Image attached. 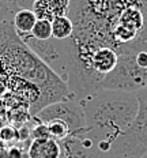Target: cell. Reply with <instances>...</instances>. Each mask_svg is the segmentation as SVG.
I'll return each mask as SVG.
<instances>
[{"label":"cell","instance_id":"cell-6","mask_svg":"<svg viewBox=\"0 0 147 158\" xmlns=\"http://www.w3.org/2000/svg\"><path fill=\"white\" fill-rule=\"evenodd\" d=\"M37 19L38 18L33 12V10H19L18 12H15L14 19H12V25H14L15 31L18 33V35L30 34Z\"/></svg>","mask_w":147,"mask_h":158},{"label":"cell","instance_id":"cell-16","mask_svg":"<svg viewBox=\"0 0 147 158\" xmlns=\"http://www.w3.org/2000/svg\"><path fill=\"white\" fill-rule=\"evenodd\" d=\"M8 93V89H7V85H6V82L3 81L2 78H0V98H3L6 94Z\"/></svg>","mask_w":147,"mask_h":158},{"label":"cell","instance_id":"cell-8","mask_svg":"<svg viewBox=\"0 0 147 158\" xmlns=\"http://www.w3.org/2000/svg\"><path fill=\"white\" fill-rule=\"evenodd\" d=\"M48 126V130H49V135H51L52 139L57 140V142H63L67 138L71 136V130L68 127L67 123H64L63 120H51L48 123H45Z\"/></svg>","mask_w":147,"mask_h":158},{"label":"cell","instance_id":"cell-19","mask_svg":"<svg viewBox=\"0 0 147 158\" xmlns=\"http://www.w3.org/2000/svg\"><path fill=\"white\" fill-rule=\"evenodd\" d=\"M146 4H147V3H146Z\"/></svg>","mask_w":147,"mask_h":158},{"label":"cell","instance_id":"cell-7","mask_svg":"<svg viewBox=\"0 0 147 158\" xmlns=\"http://www.w3.org/2000/svg\"><path fill=\"white\" fill-rule=\"evenodd\" d=\"M74 33V23L67 15L57 16L52 21V37L56 40L70 38Z\"/></svg>","mask_w":147,"mask_h":158},{"label":"cell","instance_id":"cell-15","mask_svg":"<svg viewBox=\"0 0 147 158\" xmlns=\"http://www.w3.org/2000/svg\"><path fill=\"white\" fill-rule=\"evenodd\" d=\"M135 64L139 68H147V51H140L138 55L135 56Z\"/></svg>","mask_w":147,"mask_h":158},{"label":"cell","instance_id":"cell-1","mask_svg":"<svg viewBox=\"0 0 147 158\" xmlns=\"http://www.w3.org/2000/svg\"><path fill=\"white\" fill-rule=\"evenodd\" d=\"M22 78L34 83L42 94L44 108L75 100L68 86L22 41L12 22L0 23V78Z\"/></svg>","mask_w":147,"mask_h":158},{"label":"cell","instance_id":"cell-3","mask_svg":"<svg viewBox=\"0 0 147 158\" xmlns=\"http://www.w3.org/2000/svg\"><path fill=\"white\" fill-rule=\"evenodd\" d=\"M135 94L139 101V110L129 130V138L132 157L140 158L147 153V87L136 91Z\"/></svg>","mask_w":147,"mask_h":158},{"label":"cell","instance_id":"cell-9","mask_svg":"<svg viewBox=\"0 0 147 158\" xmlns=\"http://www.w3.org/2000/svg\"><path fill=\"white\" fill-rule=\"evenodd\" d=\"M30 35L33 38L38 40V41L51 40L52 38V22L45 21V19H37Z\"/></svg>","mask_w":147,"mask_h":158},{"label":"cell","instance_id":"cell-10","mask_svg":"<svg viewBox=\"0 0 147 158\" xmlns=\"http://www.w3.org/2000/svg\"><path fill=\"white\" fill-rule=\"evenodd\" d=\"M19 142L18 139V130L11 126V124H4V126H0V144L3 147L10 146L11 147L15 146V143Z\"/></svg>","mask_w":147,"mask_h":158},{"label":"cell","instance_id":"cell-5","mask_svg":"<svg viewBox=\"0 0 147 158\" xmlns=\"http://www.w3.org/2000/svg\"><path fill=\"white\" fill-rule=\"evenodd\" d=\"M61 144L57 140L48 139H31L27 147V158H61Z\"/></svg>","mask_w":147,"mask_h":158},{"label":"cell","instance_id":"cell-18","mask_svg":"<svg viewBox=\"0 0 147 158\" xmlns=\"http://www.w3.org/2000/svg\"><path fill=\"white\" fill-rule=\"evenodd\" d=\"M143 2H145V3H147V0H143Z\"/></svg>","mask_w":147,"mask_h":158},{"label":"cell","instance_id":"cell-2","mask_svg":"<svg viewBox=\"0 0 147 158\" xmlns=\"http://www.w3.org/2000/svg\"><path fill=\"white\" fill-rule=\"evenodd\" d=\"M37 123H48L51 120H63L68 124L71 130V135L80 132L86 128V118L78 100H67L60 102L51 104L41 109L37 114L33 116Z\"/></svg>","mask_w":147,"mask_h":158},{"label":"cell","instance_id":"cell-14","mask_svg":"<svg viewBox=\"0 0 147 158\" xmlns=\"http://www.w3.org/2000/svg\"><path fill=\"white\" fill-rule=\"evenodd\" d=\"M6 121H8V108L4 98H0V126H4Z\"/></svg>","mask_w":147,"mask_h":158},{"label":"cell","instance_id":"cell-13","mask_svg":"<svg viewBox=\"0 0 147 158\" xmlns=\"http://www.w3.org/2000/svg\"><path fill=\"white\" fill-rule=\"evenodd\" d=\"M8 3L15 14L19 10H31L34 0H8Z\"/></svg>","mask_w":147,"mask_h":158},{"label":"cell","instance_id":"cell-17","mask_svg":"<svg viewBox=\"0 0 147 158\" xmlns=\"http://www.w3.org/2000/svg\"><path fill=\"white\" fill-rule=\"evenodd\" d=\"M140 158H147V153L145 154V156H142V157H140Z\"/></svg>","mask_w":147,"mask_h":158},{"label":"cell","instance_id":"cell-12","mask_svg":"<svg viewBox=\"0 0 147 158\" xmlns=\"http://www.w3.org/2000/svg\"><path fill=\"white\" fill-rule=\"evenodd\" d=\"M51 138L49 135L48 126L45 123H37L34 128L31 130V139H48Z\"/></svg>","mask_w":147,"mask_h":158},{"label":"cell","instance_id":"cell-4","mask_svg":"<svg viewBox=\"0 0 147 158\" xmlns=\"http://www.w3.org/2000/svg\"><path fill=\"white\" fill-rule=\"evenodd\" d=\"M71 0H34L33 12L38 19L53 21L57 16H64L68 14Z\"/></svg>","mask_w":147,"mask_h":158},{"label":"cell","instance_id":"cell-11","mask_svg":"<svg viewBox=\"0 0 147 158\" xmlns=\"http://www.w3.org/2000/svg\"><path fill=\"white\" fill-rule=\"evenodd\" d=\"M14 11L10 6L8 0H0V23L4 22H12L14 19Z\"/></svg>","mask_w":147,"mask_h":158}]
</instances>
